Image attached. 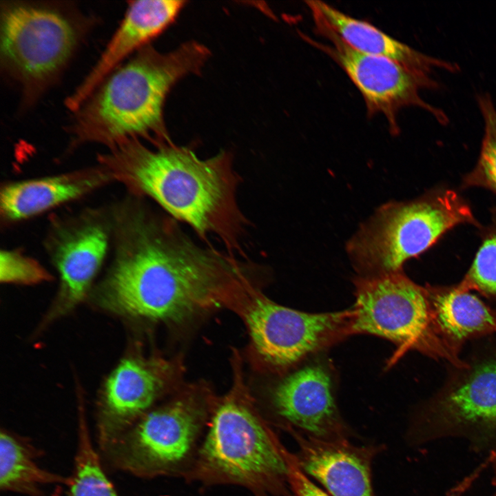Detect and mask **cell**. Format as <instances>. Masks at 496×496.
Here are the masks:
<instances>
[{
    "instance_id": "obj_18",
    "label": "cell",
    "mask_w": 496,
    "mask_h": 496,
    "mask_svg": "<svg viewBox=\"0 0 496 496\" xmlns=\"http://www.w3.org/2000/svg\"><path fill=\"white\" fill-rule=\"evenodd\" d=\"M435 335L460 364V353L469 341L496 334V309L471 291L452 286H425Z\"/></svg>"
},
{
    "instance_id": "obj_10",
    "label": "cell",
    "mask_w": 496,
    "mask_h": 496,
    "mask_svg": "<svg viewBox=\"0 0 496 496\" xmlns=\"http://www.w3.org/2000/svg\"><path fill=\"white\" fill-rule=\"evenodd\" d=\"M337 386L335 369L323 353L293 366L271 391L269 424L289 435L331 442L349 440L352 432L338 407Z\"/></svg>"
},
{
    "instance_id": "obj_7",
    "label": "cell",
    "mask_w": 496,
    "mask_h": 496,
    "mask_svg": "<svg viewBox=\"0 0 496 496\" xmlns=\"http://www.w3.org/2000/svg\"><path fill=\"white\" fill-rule=\"evenodd\" d=\"M211 411L195 395L149 410L102 453L112 467L137 477L185 479Z\"/></svg>"
},
{
    "instance_id": "obj_13",
    "label": "cell",
    "mask_w": 496,
    "mask_h": 496,
    "mask_svg": "<svg viewBox=\"0 0 496 496\" xmlns=\"http://www.w3.org/2000/svg\"><path fill=\"white\" fill-rule=\"evenodd\" d=\"M464 360L427 403L424 419L451 428L496 430V348Z\"/></svg>"
},
{
    "instance_id": "obj_3",
    "label": "cell",
    "mask_w": 496,
    "mask_h": 496,
    "mask_svg": "<svg viewBox=\"0 0 496 496\" xmlns=\"http://www.w3.org/2000/svg\"><path fill=\"white\" fill-rule=\"evenodd\" d=\"M209 57V49L195 41L167 53L143 47L74 112L72 143H99L110 149L140 138L152 145L171 142L163 119L166 97L180 79L198 74Z\"/></svg>"
},
{
    "instance_id": "obj_27",
    "label": "cell",
    "mask_w": 496,
    "mask_h": 496,
    "mask_svg": "<svg viewBox=\"0 0 496 496\" xmlns=\"http://www.w3.org/2000/svg\"><path fill=\"white\" fill-rule=\"evenodd\" d=\"M496 496V495H495Z\"/></svg>"
},
{
    "instance_id": "obj_5",
    "label": "cell",
    "mask_w": 496,
    "mask_h": 496,
    "mask_svg": "<svg viewBox=\"0 0 496 496\" xmlns=\"http://www.w3.org/2000/svg\"><path fill=\"white\" fill-rule=\"evenodd\" d=\"M461 224L480 227L458 193L433 189L413 200L382 206L349 242L347 251L358 277L394 273Z\"/></svg>"
},
{
    "instance_id": "obj_1",
    "label": "cell",
    "mask_w": 496,
    "mask_h": 496,
    "mask_svg": "<svg viewBox=\"0 0 496 496\" xmlns=\"http://www.w3.org/2000/svg\"><path fill=\"white\" fill-rule=\"evenodd\" d=\"M111 265L94 293L121 316L177 323L215 307L250 283L247 258L194 242L169 216L131 196L112 209Z\"/></svg>"
},
{
    "instance_id": "obj_17",
    "label": "cell",
    "mask_w": 496,
    "mask_h": 496,
    "mask_svg": "<svg viewBox=\"0 0 496 496\" xmlns=\"http://www.w3.org/2000/svg\"><path fill=\"white\" fill-rule=\"evenodd\" d=\"M98 165L54 176L5 184L1 190V217L5 223L21 221L80 198L112 182Z\"/></svg>"
},
{
    "instance_id": "obj_15",
    "label": "cell",
    "mask_w": 496,
    "mask_h": 496,
    "mask_svg": "<svg viewBox=\"0 0 496 496\" xmlns=\"http://www.w3.org/2000/svg\"><path fill=\"white\" fill-rule=\"evenodd\" d=\"M185 1H130L119 26L99 59L76 90L67 98L66 107L76 112L102 81L130 54H134L163 32L176 19Z\"/></svg>"
},
{
    "instance_id": "obj_2",
    "label": "cell",
    "mask_w": 496,
    "mask_h": 496,
    "mask_svg": "<svg viewBox=\"0 0 496 496\" xmlns=\"http://www.w3.org/2000/svg\"><path fill=\"white\" fill-rule=\"evenodd\" d=\"M153 145L130 140L99 154L98 163L132 196L153 200L203 240L214 236L228 253L245 257L241 242L249 221L237 201L242 180L231 154L201 159L172 141Z\"/></svg>"
},
{
    "instance_id": "obj_19",
    "label": "cell",
    "mask_w": 496,
    "mask_h": 496,
    "mask_svg": "<svg viewBox=\"0 0 496 496\" xmlns=\"http://www.w3.org/2000/svg\"><path fill=\"white\" fill-rule=\"evenodd\" d=\"M313 21L322 23L344 43L366 54L386 57L417 72L426 74L432 67L450 70L457 65L429 56L393 38L372 24L347 14L321 1H306Z\"/></svg>"
},
{
    "instance_id": "obj_8",
    "label": "cell",
    "mask_w": 496,
    "mask_h": 496,
    "mask_svg": "<svg viewBox=\"0 0 496 496\" xmlns=\"http://www.w3.org/2000/svg\"><path fill=\"white\" fill-rule=\"evenodd\" d=\"M355 300L351 309V334L384 338L395 351L391 366L405 353L416 351L461 367L446 351L433 328L425 286L411 280L403 271L376 277H357Z\"/></svg>"
},
{
    "instance_id": "obj_23",
    "label": "cell",
    "mask_w": 496,
    "mask_h": 496,
    "mask_svg": "<svg viewBox=\"0 0 496 496\" xmlns=\"http://www.w3.org/2000/svg\"><path fill=\"white\" fill-rule=\"evenodd\" d=\"M484 121V135L474 169L464 176V187H482L496 194V109L488 95L478 99Z\"/></svg>"
},
{
    "instance_id": "obj_6",
    "label": "cell",
    "mask_w": 496,
    "mask_h": 496,
    "mask_svg": "<svg viewBox=\"0 0 496 496\" xmlns=\"http://www.w3.org/2000/svg\"><path fill=\"white\" fill-rule=\"evenodd\" d=\"M0 22L1 68L28 105L55 81L89 24L71 7L25 1L2 2Z\"/></svg>"
},
{
    "instance_id": "obj_22",
    "label": "cell",
    "mask_w": 496,
    "mask_h": 496,
    "mask_svg": "<svg viewBox=\"0 0 496 496\" xmlns=\"http://www.w3.org/2000/svg\"><path fill=\"white\" fill-rule=\"evenodd\" d=\"M482 242L463 279L457 286L465 291H475L496 304V209L491 220L482 227Z\"/></svg>"
},
{
    "instance_id": "obj_16",
    "label": "cell",
    "mask_w": 496,
    "mask_h": 496,
    "mask_svg": "<svg viewBox=\"0 0 496 496\" xmlns=\"http://www.w3.org/2000/svg\"><path fill=\"white\" fill-rule=\"evenodd\" d=\"M290 435L297 444L295 455L301 468L331 496H375L372 464L380 446Z\"/></svg>"
},
{
    "instance_id": "obj_12",
    "label": "cell",
    "mask_w": 496,
    "mask_h": 496,
    "mask_svg": "<svg viewBox=\"0 0 496 496\" xmlns=\"http://www.w3.org/2000/svg\"><path fill=\"white\" fill-rule=\"evenodd\" d=\"M317 32L330 45L312 41L311 44L335 61L362 96L369 114H381L392 130H397L398 111L404 106L417 105L431 112L442 123L447 117L440 110L420 96L421 87H435L436 82L426 74L413 71L386 57L359 52L344 43L333 30L313 21Z\"/></svg>"
},
{
    "instance_id": "obj_14",
    "label": "cell",
    "mask_w": 496,
    "mask_h": 496,
    "mask_svg": "<svg viewBox=\"0 0 496 496\" xmlns=\"http://www.w3.org/2000/svg\"><path fill=\"white\" fill-rule=\"evenodd\" d=\"M163 386L154 363L137 357L121 360L107 378L99 402L97 440L101 452L150 410Z\"/></svg>"
},
{
    "instance_id": "obj_4",
    "label": "cell",
    "mask_w": 496,
    "mask_h": 496,
    "mask_svg": "<svg viewBox=\"0 0 496 496\" xmlns=\"http://www.w3.org/2000/svg\"><path fill=\"white\" fill-rule=\"evenodd\" d=\"M285 448L253 406L228 397L211 411L185 480L203 487L239 486L251 496H290Z\"/></svg>"
},
{
    "instance_id": "obj_25",
    "label": "cell",
    "mask_w": 496,
    "mask_h": 496,
    "mask_svg": "<svg viewBox=\"0 0 496 496\" xmlns=\"http://www.w3.org/2000/svg\"><path fill=\"white\" fill-rule=\"evenodd\" d=\"M285 456L288 468V484L290 496H331L317 486L303 471L296 455L285 449Z\"/></svg>"
},
{
    "instance_id": "obj_20",
    "label": "cell",
    "mask_w": 496,
    "mask_h": 496,
    "mask_svg": "<svg viewBox=\"0 0 496 496\" xmlns=\"http://www.w3.org/2000/svg\"><path fill=\"white\" fill-rule=\"evenodd\" d=\"M34 448L22 438L1 430L0 433V488L28 496H43L45 486H68L69 477L52 473L35 461Z\"/></svg>"
},
{
    "instance_id": "obj_9",
    "label": "cell",
    "mask_w": 496,
    "mask_h": 496,
    "mask_svg": "<svg viewBox=\"0 0 496 496\" xmlns=\"http://www.w3.org/2000/svg\"><path fill=\"white\" fill-rule=\"evenodd\" d=\"M243 318L260 360L286 371L325 351L351 334V309L309 313L280 305L256 288L247 294Z\"/></svg>"
},
{
    "instance_id": "obj_11",
    "label": "cell",
    "mask_w": 496,
    "mask_h": 496,
    "mask_svg": "<svg viewBox=\"0 0 496 496\" xmlns=\"http://www.w3.org/2000/svg\"><path fill=\"white\" fill-rule=\"evenodd\" d=\"M112 210L87 209L54 218L45 241L59 276V291L46 320L72 311L86 298L112 242Z\"/></svg>"
},
{
    "instance_id": "obj_21",
    "label": "cell",
    "mask_w": 496,
    "mask_h": 496,
    "mask_svg": "<svg viewBox=\"0 0 496 496\" xmlns=\"http://www.w3.org/2000/svg\"><path fill=\"white\" fill-rule=\"evenodd\" d=\"M80 413L74 469L68 484L70 496H119L105 473L84 415Z\"/></svg>"
},
{
    "instance_id": "obj_24",
    "label": "cell",
    "mask_w": 496,
    "mask_h": 496,
    "mask_svg": "<svg viewBox=\"0 0 496 496\" xmlns=\"http://www.w3.org/2000/svg\"><path fill=\"white\" fill-rule=\"evenodd\" d=\"M0 280L2 282L34 285L52 278L40 262L15 249L1 250Z\"/></svg>"
},
{
    "instance_id": "obj_26",
    "label": "cell",
    "mask_w": 496,
    "mask_h": 496,
    "mask_svg": "<svg viewBox=\"0 0 496 496\" xmlns=\"http://www.w3.org/2000/svg\"><path fill=\"white\" fill-rule=\"evenodd\" d=\"M490 462L492 463L493 468V477L492 479V484L496 487V451L493 452L489 457Z\"/></svg>"
}]
</instances>
